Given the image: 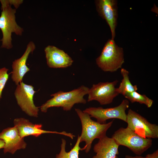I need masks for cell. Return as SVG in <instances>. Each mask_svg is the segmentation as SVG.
I'll use <instances>...</instances> for the list:
<instances>
[{
  "label": "cell",
  "instance_id": "obj_12",
  "mask_svg": "<svg viewBox=\"0 0 158 158\" xmlns=\"http://www.w3.org/2000/svg\"><path fill=\"white\" fill-rule=\"evenodd\" d=\"M0 139L4 142V153L13 154L18 150L25 149L27 145L24 138L20 137L15 126L4 129L0 133Z\"/></svg>",
  "mask_w": 158,
  "mask_h": 158
},
{
  "label": "cell",
  "instance_id": "obj_11",
  "mask_svg": "<svg viewBox=\"0 0 158 158\" xmlns=\"http://www.w3.org/2000/svg\"><path fill=\"white\" fill-rule=\"evenodd\" d=\"M96 4L99 14L106 20L109 25L111 33V39L114 40L118 18L117 1L97 0Z\"/></svg>",
  "mask_w": 158,
  "mask_h": 158
},
{
  "label": "cell",
  "instance_id": "obj_3",
  "mask_svg": "<svg viewBox=\"0 0 158 158\" xmlns=\"http://www.w3.org/2000/svg\"><path fill=\"white\" fill-rule=\"evenodd\" d=\"M1 4V14L0 16V29L3 37L1 47L10 49L13 47L11 35L12 33L21 35L23 28L19 26L16 20V9L11 7L9 0H0Z\"/></svg>",
  "mask_w": 158,
  "mask_h": 158
},
{
  "label": "cell",
  "instance_id": "obj_19",
  "mask_svg": "<svg viewBox=\"0 0 158 158\" xmlns=\"http://www.w3.org/2000/svg\"><path fill=\"white\" fill-rule=\"evenodd\" d=\"M8 69L5 67L0 69V100L2 97V92L8 78Z\"/></svg>",
  "mask_w": 158,
  "mask_h": 158
},
{
  "label": "cell",
  "instance_id": "obj_18",
  "mask_svg": "<svg viewBox=\"0 0 158 158\" xmlns=\"http://www.w3.org/2000/svg\"><path fill=\"white\" fill-rule=\"evenodd\" d=\"M124 96L132 103L138 102L145 105L148 108L151 107L153 103V100L145 95L140 94L137 91L127 92Z\"/></svg>",
  "mask_w": 158,
  "mask_h": 158
},
{
  "label": "cell",
  "instance_id": "obj_9",
  "mask_svg": "<svg viewBox=\"0 0 158 158\" xmlns=\"http://www.w3.org/2000/svg\"><path fill=\"white\" fill-rule=\"evenodd\" d=\"M35 92L32 85L22 82L17 85L14 94L17 104L22 110L30 116L37 117L39 109L33 100Z\"/></svg>",
  "mask_w": 158,
  "mask_h": 158
},
{
  "label": "cell",
  "instance_id": "obj_14",
  "mask_svg": "<svg viewBox=\"0 0 158 158\" xmlns=\"http://www.w3.org/2000/svg\"><path fill=\"white\" fill-rule=\"evenodd\" d=\"M35 48L34 43L32 41L30 42L27 44L25 51L22 56L13 62L11 78L17 85L22 82L24 75L30 71L26 63L30 54L33 52Z\"/></svg>",
  "mask_w": 158,
  "mask_h": 158
},
{
  "label": "cell",
  "instance_id": "obj_1",
  "mask_svg": "<svg viewBox=\"0 0 158 158\" xmlns=\"http://www.w3.org/2000/svg\"><path fill=\"white\" fill-rule=\"evenodd\" d=\"M75 110L80 119L82 125L80 142H85V145L81 149V150H85L86 153H88L95 139H99L106 135V132L112 125L114 120L107 123L101 124L92 120L88 114L80 109L75 108Z\"/></svg>",
  "mask_w": 158,
  "mask_h": 158
},
{
  "label": "cell",
  "instance_id": "obj_16",
  "mask_svg": "<svg viewBox=\"0 0 158 158\" xmlns=\"http://www.w3.org/2000/svg\"><path fill=\"white\" fill-rule=\"evenodd\" d=\"M121 73L123 77V79L118 87L117 88L119 94H122L124 96L127 92L137 91L138 89L137 86L133 85L130 80L129 71L124 68H122Z\"/></svg>",
  "mask_w": 158,
  "mask_h": 158
},
{
  "label": "cell",
  "instance_id": "obj_17",
  "mask_svg": "<svg viewBox=\"0 0 158 158\" xmlns=\"http://www.w3.org/2000/svg\"><path fill=\"white\" fill-rule=\"evenodd\" d=\"M80 139V136L78 135L74 146L70 151L67 152L66 150V140L62 138L61 150L59 153L56 155V158H79V152L81 150V149L79 146Z\"/></svg>",
  "mask_w": 158,
  "mask_h": 158
},
{
  "label": "cell",
  "instance_id": "obj_13",
  "mask_svg": "<svg viewBox=\"0 0 158 158\" xmlns=\"http://www.w3.org/2000/svg\"><path fill=\"white\" fill-rule=\"evenodd\" d=\"M44 51L47 64L50 68H64L71 66L73 62L67 54L54 46H47Z\"/></svg>",
  "mask_w": 158,
  "mask_h": 158
},
{
  "label": "cell",
  "instance_id": "obj_22",
  "mask_svg": "<svg viewBox=\"0 0 158 158\" xmlns=\"http://www.w3.org/2000/svg\"><path fill=\"white\" fill-rule=\"evenodd\" d=\"M125 158H148V157L146 156L145 157H143L140 155L133 156L129 155H126L125 157Z\"/></svg>",
  "mask_w": 158,
  "mask_h": 158
},
{
  "label": "cell",
  "instance_id": "obj_20",
  "mask_svg": "<svg viewBox=\"0 0 158 158\" xmlns=\"http://www.w3.org/2000/svg\"><path fill=\"white\" fill-rule=\"evenodd\" d=\"M10 4L11 5H13L16 8H17L23 2V0H9Z\"/></svg>",
  "mask_w": 158,
  "mask_h": 158
},
{
  "label": "cell",
  "instance_id": "obj_10",
  "mask_svg": "<svg viewBox=\"0 0 158 158\" xmlns=\"http://www.w3.org/2000/svg\"><path fill=\"white\" fill-rule=\"evenodd\" d=\"M13 123L19 135L23 138L30 135L37 137L43 134L49 133L63 135L68 137L72 139L75 136L73 134L67 133L64 131L60 132L43 130L42 129L41 124H33L28 120L23 118L15 119Z\"/></svg>",
  "mask_w": 158,
  "mask_h": 158
},
{
  "label": "cell",
  "instance_id": "obj_15",
  "mask_svg": "<svg viewBox=\"0 0 158 158\" xmlns=\"http://www.w3.org/2000/svg\"><path fill=\"white\" fill-rule=\"evenodd\" d=\"M119 146L112 138L106 135L94 145L93 150L96 154L92 158H118Z\"/></svg>",
  "mask_w": 158,
  "mask_h": 158
},
{
  "label": "cell",
  "instance_id": "obj_23",
  "mask_svg": "<svg viewBox=\"0 0 158 158\" xmlns=\"http://www.w3.org/2000/svg\"><path fill=\"white\" fill-rule=\"evenodd\" d=\"M5 145L4 141L0 139V149L3 148Z\"/></svg>",
  "mask_w": 158,
  "mask_h": 158
},
{
  "label": "cell",
  "instance_id": "obj_6",
  "mask_svg": "<svg viewBox=\"0 0 158 158\" xmlns=\"http://www.w3.org/2000/svg\"><path fill=\"white\" fill-rule=\"evenodd\" d=\"M129 102L127 99H123L118 106L104 108L101 107H89L83 111L88 114L91 117L95 118L97 121L104 124L111 119H118L126 122L127 114L126 111L129 107Z\"/></svg>",
  "mask_w": 158,
  "mask_h": 158
},
{
  "label": "cell",
  "instance_id": "obj_8",
  "mask_svg": "<svg viewBox=\"0 0 158 158\" xmlns=\"http://www.w3.org/2000/svg\"><path fill=\"white\" fill-rule=\"evenodd\" d=\"M118 81L100 82L92 85L89 88L87 101H97L101 105L111 103L114 98L119 94L115 86Z\"/></svg>",
  "mask_w": 158,
  "mask_h": 158
},
{
  "label": "cell",
  "instance_id": "obj_21",
  "mask_svg": "<svg viewBox=\"0 0 158 158\" xmlns=\"http://www.w3.org/2000/svg\"><path fill=\"white\" fill-rule=\"evenodd\" d=\"M146 156L148 158H158V150H156L152 154H147Z\"/></svg>",
  "mask_w": 158,
  "mask_h": 158
},
{
  "label": "cell",
  "instance_id": "obj_4",
  "mask_svg": "<svg viewBox=\"0 0 158 158\" xmlns=\"http://www.w3.org/2000/svg\"><path fill=\"white\" fill-rule=\"evenodd\" d=\"M123 49L117 45L114 40L109 39L104 45L96 63L104 72H113L121 68L124 62Z\"/></svg>",
  "mask_w": 158,
  "mask_h": 158
},
{
  "label": "cell",
  "instance_id": "obj_5",
  "mask_svg": "<svg viewBox=\"0 0 158 158\" xmlns=\"http://www.w3.org/2000/svg\"><path fill=\"white\" fill-rule=\"evenodd\" d=\"M119 146H125L135 154L140 155L152 146L151 139L143 138L128 128L121 127L111 136Z\"/></svg>",
  "mask_w": 158,
  "mask_h": 158
},
{
  "label": "cell",
  "instance_id": "obj_7",
  "mask_svg": "<svg viewBox=\"0 0 158 158\" xmlns=\"http://www.w3.org/2000/svg\"><path fill=\"white\" fill-rule=\"evenodd\" d=\"M126 123L127 127L143 138H158V126L150 123L145 118L131 109L128 110Z\"/></svg>",
  "mask_w": 158,
  "mask_h": 158
},
{
  "label": "cell",
  "instance_id": "obj_2",
  "mask_svg": "<svg viewBox=\"0 0 158 158\" xmlns=\"http://www.w3.org/2000/svg\"><path fill=\"white\" fill-rule=\"evenodd\" d=\"M89 89L84 85H82L69 92L59 91L51 95L53 97L43 104L40 107V110L42 112L45 113L50 107H61L64 111H70L76 104L86 103L84 97L88 94Z\"/></svg>",
  "mask_w": 158,
  "mask_h": 158
}]
</instances>
